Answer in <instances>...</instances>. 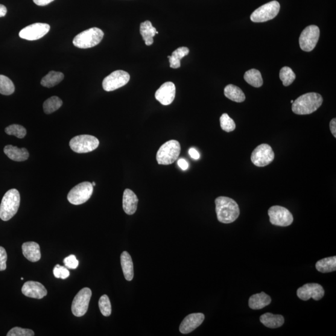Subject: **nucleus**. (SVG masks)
<instances>
[{"label": "nucleus", "mask_w": 336, "mask_h": 336, "mask_svg": "<svg viewBox=\"0 0 336 336\" xmlns=\"http://www.w3.org/2000/svg\"><path fill=\"white\" fill-rule=\"evenodd\" d=\"M215 211L218 221L223 224H230L239 217L240 209L238 204L227 197L221 196L216 199Z\"/></svg>", "instance_id": "obj_1"}, {"label": "nucleus", "mask_w": 336, "mask_h": 336, "mask_svg": "<svg viewBox=\"0 0 336 336\" xmlns=\"http://www.w3.org/2000/svg\"><path fill=\"white\" fill-rule=\"evenodd\" d=\"M323 98L319 93H307L301 95L292 104V111L297 115H309L317 111L321 106Z\"/></svg>", "instance_id": "obj_2"}, {"label": "nucleus", "mask_w": 336, "mask_h": 336, "mask_svg": "<svg viewBox=\"0 0 336 336\" xmlns=\"http://www.w3.org/2000/svg\"><path fill=\"white\" fill-rule=\"evenodd\" d=\"M20 194L16 189L9 190L2 199L0 205V219L8 221L13 218L18 210Z\"/></svg>", "instance_id": "obj_3"}, {"label": "nucleus", "mask_w": 336, "mask_h": 336, "mask_svg": "<svg viewBox=\"0 0 336 336\" xmlns=\"http://www.w3.org/2000/svg\"><path fill=\"white\" fill-rule=\"evenodd\" d=\"M104 36V32L101 29L92 28L77 34L73 40V44L78 48H91L98 45Z\"/></svg>", "instance_id": "obj_4"}, {"label": "nucleus", "mask_w": 336, "mask_h": 336, "mask_svg": "<svg viewBox=\"0 0 336 336\" xmlns=\"http://www.w3.org/2000/svg\"><path fill=\"white\" fill-rule=\"evenodd\" d=\"M181 153L180 143L176 140H169L157 152L156 160L159 165H168L176 162Z\"/></svg>", "instance_id": "obj_5"}, {"label": "nucleus", "mask_w": 336, "mask_h": 336, "mask_svg": "<svg viewBox=\"0 0 336 336\" xmlns=\"http://www.w3.org/2000/svg\"><path fill=\"white\" fill-rule=\"evenodd\" d=\"M71 150L77 153H89L99 145L98 140L96 137L89 134H82L72 138L69 143Z\"/></svg>", "instance_id": "obj_6"}, {"label": "nucleus", "mask_w": 336, "mask_h": 336, "mask_svg": "<svg viewBox=\"0 0 336 336\" xmlns=\"http://www.w3.org/2000/svg\"><path fill=\"white\" fill-rule=\"evenodd\" d=\"M93 186L89 182L78 184L73 188L67 195V200L74 205H81L89 200L92 196Z\"/></svg>", "instance_id": "obj_7"}, {"label": "nucleus", "mask_w": 336, "mask_h": 336, "mask_svg": "<svg viewBox=\"0 0 336 336\" xmlns=\"http://www.w3.org/2000/svg\"><path fill=\"white\" fill-rule=\"evenodd\" d=\"M280 10V5L276 1H272L257 8L250 16L251 21L263 23L270 21L275 17Z\"/></svg>", "instance_id": "obj_8"}, {"label": "nucleus", "mask_w": 336, "mask_h": 336, "mask_svg": "<svg viewBox=\"0 0 336 336\" xmlns=\"http://www.w3.org/2000/svg\"><path fill=\"white\" fill-rule=\"evenodd\" d=\"M320 30L317 26L311 25L302 31L299 39L301 49L305 52H310L315 48L319 41Z\"/></svg>", "instance_id": "obj_9"}, {"label": "nucleus", "mask_w": 336, "mask_h": 336, "mask_svg": "<svg viewBox=\"0 0 336 336\" xmlns=\"http://www.w3.org/2000/svg\"><path fill=\"white\" fill-rule=\"evenodd\" d=\"M268 214L271 224L280 227L290 226L293 222V216L285 207L274 206L268 209Z\"/></svg>", "instance_id": "obj_10"}, {"label": "nucleus", "mask_w": 336, "mask_h": 336, "mask_svg": "<svg viewBox=\"0 0 336 336\" xmlns=\"http://www.w3.org/2000/svg\"><path fill=\"white\" fill-rule=\"evenodd\" d=\"M92 291L89 288H84L76 294L72 303V312L77 317H83L88 310Z\"/></svg>", "instance_id": "obj_11"}, {"label": "nucleus", "mask_w": 336, "mask_h": 336, "mask_svg": "<svg viewBox=\"0 0 336 336\" xmlns=\"http://www.w3.org/2000/svg\"><path fill=\"white\" fill-rule=\"evenodd\" d=\"M274 159V153L272 148L268 144L258 146L252 152L251 161L254 165L258 167H264L270 165Z\"/></svg>", "instance_id": "obj_12"}, {"label": "nucleus", "mask_w": 336, "mask_h": 336, "mask_svg": "<svg viewBox=\"0 0 336 336\" xmlns=\"http://www.w3.org/2000/svg\"><path fill=\"white\" fill-rule=\"evenodd\" d=\"M130 78V76L128 72L118 70L111 73L105 77L102 83V86L105 91H113L127 84Z\"/></svg>", "instance_id": "obj_13"}, {"label": "nucleus", "mask_w": 336, "mask_h": 336, "mask_svg": "<svg viewBox=\"0 0 336 336\" xmlns=\"http://www.w3.org/2000/svg\"><path fill=\"white\" fill-rule=\"evenodd\" d=\"M50 30V26L46 23H37L26 26L19 32V36L22 39L35 41L45 36Z\"/></svg>", "instance_id": "obj_14"}, {"label": "nucleus", "mask_w": 336, "mask_h": 336, "mask_svg": "<svg viewBox=\"0 0 336 336\" xmlns=\"http://www.w3.org/2000/svg\"><path fill=\"white\" fill-rule=\"evenodd\" d=\"M324 293L325 292L323 286L318 283H307L297 290L298 297L303 301L310 299L319 301L323 299Z\"/></svg>", "instance_id": "obj_15"}, {"label": "nucleus", "mask_w": 336, "mask_h": 336, "mask_svg": "<svg viewBox=\"0 0 336 336\" xmlns=\"http://www.w3.org/2000/svg\"><path fill=\"white\" fill-rule=\"evenodd\" d=\"M176 95V87L171 82L163 84L155 93L156 100L163 105H170Z\"/></svg>", "instance_id": "obj_16"}, {"label": "nucleus", "mask_w": 336, "mask_h": 336, "mask_svg": "<svg viewBox=\"0 0 336 336\" xmlns=\"http://www.w3.org/2000/svg\"><path fill=\"white\" fill-rule=\"evenodd\" d=\"M22 291L26 297L35 299H42L48 294L45 286L42 283L34 281L26 282L23 286Z\"/></svg>", "instance_id": "obj_17"}, {"label": "nucleus", "mask_w": 336, "mask_h": 336, "mask_svg": "<svg viewBox=\"0 0 336 336\" xmlns=\"http://www.w3.org/2000/svg\"><path fill=\"white\" fill-rule=\"evenodd\" d=\"M205 319L203 313H192L187 315L180 326V331L182 334H186L191 332L201 325Z\"/></svg>", "instance_id": "obj_18"}, {"label": "nucleus", "mask_w": 336, "mask_h": 336, "mask_svg": "<svg viewBox=\"0 0 336 336\" xmlns=\"http://www.w3.org/2000/svg\"><path fill=\"white\" fill-rule=\"evenodd\" d=\"M139 198L131 189H126L123 195V209L128 215L135 213L138 206Z\"/></svg>", "instance_id": "obj_19"}, {"label": "nucleus", "mask_w": 336, "mask_h": 336, "mask_svg": "<svg viewBox=\"0 0 336 336\" xmlns=\"http://www.w3.org/2000/svg\"><path fill=\"white\" fill-rule=\"evenodd\" d=\"M22 252L25 258L32 262L39 261L42 257L39 245L34 242H28L23 244Z\"/></svg>", "instance_id": "obj_20"}, {"label": "nucleus", "mask_w": 336, "mask_h": 336, "mask_svg": "<svg viewBox=\"0 0 336 336\" xmlns=\"http://www.w3.org/2000/svg\"><path fill=\"white\" fill-rule=\"evenodd\" d=\"M4 153L9 159L14 162H24L29 157V153L26 148H19L13 145L6 146Z\"/></svg>", "instance_id": "obj_21"}, {"label": "nucleus", "mask_w": 336, "mask_h": 336, "mask_svg": "<svg viewBox=\"0 0 336 336\" xmlns=\"http://www.w3.org/2000/svg\"><path fill=\"white\" fill-rule=\"evenodd\" d=\"M260 320L264 326L271 329L279 328L285 323V319L283 315L273 314L270 312H267L262 315Z\"/></svg>", "instance_id": "obj_22"}, {"label": "nucleus", "mask_w": 336, "mask_h": 336, "mask_svg": "<svg viewBox=\"0 0 336 336\" xmlns=\"http://www.w3.org/2000/svg\"><path fill=\"white\" fill-rule=\"evenodd\" d=\"M271 302L270 297L268 294L262 292L261 293H257L251 296L248 300V306L252 309H261L265 307L268 306Z\"/></svg>", "instance_id": "obj_23"}, {"label": "nucleus", "mask_w": 336, "mask_h": 336, "mask_svg": "<svg viewBox=\"0 0 336 336\" xmlns=\"http://www.w3.org/2000/svg\"><path fill=\"white\" fill-rule=\"evenodd\" d=\"M140 34H141L143 39L145 42V45L151 46L153 45L154 40L153 37L156 34H159L155 28L152 26L150 21H146L140 25Z\"/></svg>", "instance_id": "obj_24"}, {"label": "nucleus", "mask_w": 336, "mask_h": 336, "mask_svg": "<svg viewBox=\"0 0 336 336\" xmlns=\"http://www.w3.org/2000/svg\"><path fill=\"white\" fill-rule=\"evenodd\" d=\"M121 265L125 279L131 281L134 276L133 264L129 253L124 252L121 256Z\"/></svg>", "instance_id": "obj_25"}, {"label": "nucleus", "mask_w": 336, "mask_h": 336, "mask_svg": "<svg viewBox=\"0 0 336 336\" xmlns=\"http://www.w3.org/2000/svg\"><path fill=\"white\" fill-rule=\"evenodd\" d=\"M224 95L227 98L233 102L241 103L245 100V95L239 87L233 84L228 85L224 89Z\"/></svg>", "instance_id": "obj_26"}, {"label": "nucleus", "mask_w": 336, "mask_h": 336, "mask_svg": "<svg viewBox=\"0 0 336 336\" xmlns=\"http://www.w3.org/2000/svg\"><path fill=\"white\" fill-rule=\"evenodd\" d=\"M315 268L320 272L326 273L336 270V256L328 257L320 260L315 264Z\"/></svg>", "instance_id": "obj_27"}, {"label": "nucleus", "mask_w": 336, "mask_h": 336, "mask_svg": "<svg viewBox=\"0 0 336 336\" xmlns=\"http://www.w3.org/2000/svg\"><path fill=\"white\" fill-rule=\"evenodd\" d=\"M189 49L186 47H181L172 52L171 56H168L171 68L177 69L181 67V60L188 55Z\"/></svg>", "instance_id": "obj_28"}, {"label": "nucleus", "mask_w": 336, "mask_h": 336, "mask_svg": "<svg viewBox=\"0 0 336 336\" xmlns=\"http://www.w3.org/2000/svg\"><path fill=\"white\" fill-rule=\"evenodd\" d=\"M64 75L62 72L51 71L42 78L41 84L43 87L50 88L59 84L64 80Z\"/></svg>", "instance_id": "obj_29"}, {"label": "nucleus", "mask_w": 336, "mask_h": 336, "mask_svg": "<svg viewBox=\"0 0 336 336\" xmlns=\"http://www.w3.org/2000/svg\"><path fill=\"white\" fill-rule=\"evenodd\" d=\"M244 77L248 84L256 88L261 87L264 83L261 72L255 69H250L245 72Z\"/></svg>", "instance_id": "obj_30"}, {"label": "nucleus", "mask_w": 336, "mask_h": 336, "mask_svg": "<svg viewBox=\"0 0 336 336\" xmlns=\"http://www.w3.org/2000/svg\"><path fill=\"white\" fill-rule=\"evenodd\" d=\"M63 102L61 98L56 96H53L44 102L43 110L46 114H51L60 109Z\"/></svg>", "instance_id": "obj_31"}, {"label": "nucleus", "mask_w": 336, "mask_h": 336, "mask_svg": "<svg viewBox=\"0 0 336 336\" xmlns=\"http://www.w3.org/2000/svg\"><path fill=\"white\" fill-rule=\"evenodd\" d=\"M15 90L14 85L10 78L4 75H0V93L2 95L13 94Z\"/></svg>", "instance_id": "obj_32"}, {"label": "nucleus", "mask_w": 336, "mask_h": 336, "mask_svg": "<svg viewBox=\"0 0 336 336\" xmlns=\"http://www.w3.org/2000/svg\"><path fill=\"white\" fill-rule=\"evenodd\" d=\"M280 78L282 81L283 86L287 87L293 83L296 78V75L290 67H283L280 70Z\"/></svg>", "instance_id": "obj_33"}, {"label": "nucleus", "mask_w": 336, "mask_h": 336, "mask_svg": "<svg viewBox=\"0 0 336 336\" xmlns=\"http://www.w3.org/2000/svg\"><path fill=\"white\" fill-rule=\"evenodd\" d=\"M98 306L102 315L104 317H109L112 313V306L109 297L106 294L101 297L98 302Z\"/></svg>", "instance_id": "obj_34"}, {"label": "nucleus", "mask_w": 336, "mask_h": 336, "mask_svg": "<svg viewBox=\"0 0 336 336\" xmlns=\"http://www.w3.org/2000/svg\"><path fill=\"white\" fill-rule=\"evenodd\" d=\"M5 132L9 135H14L18 139L25 138L26 135V130L25 127L19 125H11L5 128Z\"/></svg>", "instance_id": "obj_35"}, {"label": "nucleus", "mask_w": 336, "mask_h": 336, "mask_svg": "<svg viewBox=\"0 0 336 336\" xmlns=\"http://www.w3.org/2000/svg\"><path fill=\"white\" fill-rule=\"evenodd\" d=\"M220 123L222 129L226 131V132H231V131H234L235 129V122L227 113H224L222 115L220 118Z\"/></svg>", "instance_id": "obj_36"}, {"label": "nucleus", "mask_w": 336, "mask_h": 336, "mask_svg": "<svg viewBox=\"0 0 336 336\" xmlns=\"http://www.w3.org/2000/svg\"><path fill=\"white\" fill-rule=\"evenodd\" d=\"M8 336H33L34 332L31 329H23L19 328V327H15L10 330L8 332Z\"/></svg>", "instance_id": "obj_37"}, {"label": "nucleus", "mask_w": 336, "mask_h": 336, "mask_svg": "<svg viewBox=\"0 0 336 336\" xmlns=\"http://www.w3.org/2000/svg\"><path fill=\"white\" fill-rule=\"evenodd\" d=\"M54 275L57 279H66L70 275V272L67 267L60 265L55 266L53 270Z\"/></svg>", "instance_id": "obj_38"}, {"label": "nucleus", "mask_w": 336, "mask_h": 336, "mask_svg": "<svg viewBox=\"0 0 336 336\" xmlns=\"http://www.w3.org/2000/svg\"><path fill=\"white\" fill-rule=\"evenodd\" d=\"M64 264L69 269H76L78 266V261L74 255H71L64 260Z\"/></svg>", "instance_id": "obj_39"}, {"label": "nucleus", "mask_w": 336, "mask_h": 336, "mask_svg": "<svg viewBox=\"0 0 336 336\" xmlns=\"http://www.w3.org/2000/svg\"><path fill=\"white\" fill-rule=\"evenodd\" d=\"M8 255L6 250L0 246V271H4L7 269Z\"/></svg>", "instance_id": "obj_40"}, {"label": "nucleus", "mask_w": 336, "mask_h": 336, "mask_svg": "<svg viewBox=\"0 0 336 336\" xmlns=\"http://www.w3.org/2000/svg\"><path fill=\"white\" fill-rule=\"evenodd\" d=\"M177 165L180 166L182 170L185 171L189 167L188 163L185 159H180L178 160Z\"/></svg>", "instance_id": "obj_41"}, {"label": "nucleus", "mask_w": 336, "mask_h": 336, "mask_svg": "<svg viewBox=\"0 0 336 336\" xmlns=\"http://www.w3.org/2000/svg\"><path fill=\"white\" fill-rule=\"evenodd\" d=\"M189 154L190 156L194 160H198L200 157V154L195 149L192 148L189 149Z\"/></svg>", "instance_id": "obj_42"}, {"label": "nucleus", "mask_w": 336, "mask_h": 336, "mask_svg": "<svg viewBox=\"0 0 336 336\" xmlns=\"http://www.w3.org/2000/svg\"><path fill=\"white\" fill-rule=\"evenodd\" d=\"M329 127L332 135L334 136V138H336V119L335 118L331 120Z\"/></svg>", "instance_id": "obj_43"}, {"label": "nucleus", "mask_w": 336, "mask_h": 336, "mask_svg": "<svg viewBox=\"0 0 336 336\" xmlns=\"http://www.w3.org/2000/svg\"><path fill=\"white\" fill-rule=\"evenodd\" d=\"M53 1H54V0H33L35 4L38 6H42V7H43V6L48 5Z\"/></svg>", "instance_id": "obj_44"}, {"label": "nucleus", "mask_w": 336, "mask_h": 336, "mask_svg": "<svg viewBox=\"0 0 336 336\" xmlns=\"http://www.w3.org/2000/svg\"><path fill=\"white\" fill-rule=\"evenodd\" d=\"M7 13V9L5 6L0 4V17H4Z\"/></svg>", "instance_id": "obj_45"}, {"label": "nucleus", "mask_w": 336, "mask_h": 336, "mask_svg": "<svg viewBox=\"0 0 336 336\" xmlns=\"http://www.w3.org/2000/svg\"><path fill=\"white\" fill-rule=\"evenodd\" d=\"M92 185L93 186H95L96 184H95V182H93L92 184Z\"/></svg>", "instance_id": "obj_46"}, {"label": "nucleus", "mask_w": 336, "mask_h": 336, "mask_svg": "<svg viewBox=\"0 0 336 336\" xmlns=\"http://www.w3.org/2000/svg\"><path fill=\"white\" fill-rule=\"evenodd\" d=\"M293 102H294L293 101H291V104H293Z\"/></svg>", "instance_id": "obj_47"}, {"label": "nucleus", "mask_w": 336, "mask_h": 336, "mask_svg": "<svg viewBox=\"0 0 336 336\" xmlns=\"http://www.w3.org/2000/svg\"><path fill=\"white\" fill-rule=\"evenodd\" d=\"M21 280H24V279H23V278L22 277V279H21Z\"/></svg>", "instance_id": "obj_48"}]
</instances>
